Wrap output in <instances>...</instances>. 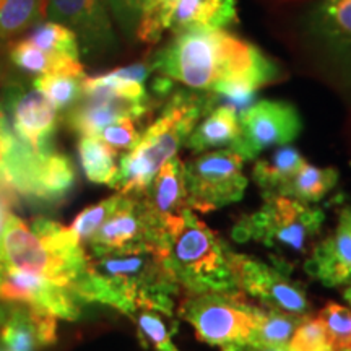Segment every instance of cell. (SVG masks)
<instances>
[{"label": "cell", "mask_w": 351, "mask_h": 351, "mask_svg": "<svg viewBox=\"0 0 351 351\" xmlns=\"http://www.w3.org/2000/svg\"><path fill=\"white\" fill-rule=\"evenodd\" d=\"M179 291L181 287L171 271L166 249L158 245L90 257L86 274L72 288L78 301L101 302L127 315L153 309L171 317Z\"/></svg>", "instance_id": "obj_1"}, {"label": "cell", "mask_w": 351, "mask_h": 351, "mask_svg": "<svg viewBox=\"0 0 351 351\" xmlns=\"http://www.w3.org/2000/svg\"><path fill=\"white\" fill-rule=\"evenodd\" d=\"M217 95L176 93L158 119L145 129L138 143L121 158L116 178L109 187L117 194L140 197L147 192L158 171L178 156L202 114L217 106Z\"/></svg>", "instance_id": "obj_2"}, {"label": "cell", "mask_w": 351, "mask_h": 351, "mask_svg": "<svg viewBox=\"0 0 351 351\" xmlns=\"http://www.w3.org/2000/svg\"><path fill=\"white\" fill-rule=\"evenodd\" d=\"M7 269L44 276L72 291L86 274L90 257L69 228L47 218H38L28 228L10 213L2 238Z\"/></svg>", "instance_id": "obj_3"}, {"label": "cell", "mask_w": 351, "mask_h": 351, "mask_svg": "<svg viewBox=\"0 0 351 351\" xmlns=\"http://www.w3.org/2000/svg\"><path fill=\"white\" fill-rule=\"evenodd\" d=\"M165 232L171 271L186 293L238 291L231 249L192 210L171 218Z\"/></svg>", "instance_id": "obj_4"}, {"label": "cell", "mask_w": 351, "mask_h": 351, "mask_svg": "<svg viewBox=\"0 0 351 351\" xmlns=\"http://www.w3.org/2000/svg\"><path fill=\"white\" fill-rule=\"evenodd\" d=\"M263 199L265 202L261 210L239 219L232 236L238 241L252 239L274 249L280 256L274 261V265L289 274V262L301 256H309L314 249V241L326 215L320 208L289 197L271 195Z\"/></svg>", "instance_id": "obj_5"}, {"label": "cell", "mask_w": 351, "mask_h": 351, "mask_svg": "<svg viewBox=\"0 0 351 351\" xmlns=\"http://www.w3.org/2000/svg\"><path fill=\"white\" fill-rule=\"evenodd\" d=\"M262 306L241 289L226 293H186L178 314L194 327L197 339L230 351L249 345Z\"/></svg>", "instance_id": "obj_6"}, {"label": "cell", "mask_w": 351, "mask_h": 351, "mask_svg": "<svg viewBox=\"0 0 351 351\" xmlns=\"http://www.w3.org/2000/svg\"><path fill=\"white\" fill-rule=\"evenodd\" d=\"M0 178L32 204L54 205L75 186V168L62 153L34 152L16 138L0 166Z\"/></svg>", "instance_id": "obj_7"}, {"label": "cell", "mask_w": 351, "mask_h": 351, "mask_svg": "<svg viewBox=\"0 0 351 351\" xmlns=\"http://www.w3.org/2000/svg\"><path fill=\"white\" fill-rule=\"evenodd\" d=\"M184 179L187 208L200 213L236 204L247 187L244 160L230 148L205 153L184 163Z\"/></svg>", "instance_id": "obj_8"}, {"label": "cell", "mask_w": 351, "mask_h": 351, "mask_svg": "<svg viewBox=\"0 0 351 351\" xmlns=\"http://www.w3.org/2000/svg\"><path fill=\"white\" fill-rule=\"evenodd\" d=\"M218 29H186L153 57L150 67L160 77L195 91H212L217 78Z\"/></svg>", "instance_id": "obj_9"}, {"label": "cell", "mask_w": 351, "mask_h": 351, "mask_svg": "<svg viewBox=\"0 0 351 351\" xmlns=\"http://www.w3.org/2000/svg\"><path fill=\"white\" fill-rule=\"evenodd\" d=\"M236 285L245 296H251L261 302L265 309L282 311V313L311 315V302L304 288L289 278L288 271L276 265H267L256 257L230 252Z\"/></svg>", "instance_id": "obj_10"}, {"label": "cell", "mask_w": 351, "mask_h": 351, "mask_svg": "<svg viewBox=\"0 0 351 351\" xmlns=\"http://www.w3.org/2000/svg\"><path fill=\"white\" fill-rule=\"evenodd\" d=\"M239 135L230 150L244 161L256 160L271 147L288 145L302 130L296 106L288 101L262 99L239 114Z\"/></svg>", "instance_id": "obj_11"}, {"label": "cell", "mask_w": 351, "mask_h": 351, "mask_svg": "<svg viewBox=\"0 0 351 351\" xmlns=\"http://www.w3.org/2000/svg\"><path fill=\"white\" fill-rule=\"evenodd\" d=\"M306 32L332 75L351 90V0H319L307 13Z\"/></svg>", "instance_id": "obj_12"}, {"label": "cell", "mask_w": 351, "mask_h": 351, "mask_svg": "<svg viewBox=\"0 0 351 351\" xmlns=\"http://www.w3.org/2000/svg\"><path fill=\"white\" fill-rule=\"evenodd\" d=\"M93 258L134 252L148 245L166 249V232L145 212L138 197L124 195L119 208L88 239Z\"/></svg>", "instance_id": "obj_13"}, {"label": "cell", "mask_w": 351, "mask_h": 351, "mask_svg": "<svg viewBox=\"0 0 351 351\" xmlns=\"http://www.w3.org/2000/svg\"><path fill=\"white\" fill-rule=\"evenodd\" d=\"M0 106L5 112L15 137L34 152H51L59 116L44 96L20 82L3 86Z\"/></svg>", "instance_id": "obj_14"}, {"label": "cell", "mask_w": 351, "mask_h": 351, "mask_svg": "<svg viewBox=\"0 0 351 351\" xmlns=\"http://www.w3.org/2000/svg\"><path fill=\"white\" fill-rule=\"evenodd\" d=\"M46 15L72 29L88 57L112 56L119 49L106 0H46Z\"/></svg>", "instance_id": "obj_15"}, {"label": "cell", "mask_w": 351, "mask_h": 351, "mask_svg": "<svg viewBox=\"0 0 351 351\" xmlns=\"http://www.w3.org/2000/svg\"><path fill=\"white\" fill-rule=\"evenodd\" d=\"M0 302H16L57 319L75 320L80 315L78 300L70 289L15 269L0 270Z\"/></svg>", "instance_id": "obj_16"}, {"label": "cell", "mask_w": 351, "mask_h": 351, "mask_svg": "<svg viewBox=\"0 0 351 351\" xmlns=\"http://www.w3.org/2000/svg\"><path fill=\"white\" fill-rule=\"evenodd\" d=\"M217 82L239 83L257 91L280 80L282 70L265 52L225 29L217 32Z\"/></svg>", "instance_id": "obj_17"}, {"label": "cell", "mask_w": 351, "mask_h": 351, "mask_svg": "<svg viewBox=\"0 0 351 351\" xmlns=\"http://www.w3.org/2000/svg\"><path fill=\"white\" fill-rule=\"evenodd\" d=\"M152 111L150 104H134L106 86H83V98L65 111V124L82 137H98L108 125L122 119L138 121Z\"/></svg>", "instance_id": "obj_18"}, {"label": "cell", "mask_w": 351, "mask_h": 351, "mask_svg": "<svg viewBox=\"0 0 351 351\" xmlns=\"http://www.w3.org/2000/svg\"><path fill=\"white\" fill-rule=\"evenodd\" d=\"M304 269L327 288L351 285V205L341 208L332 234L314 245Z\"/></svg>", "instance_id": "obj_19"}, {"label": "cell", "mask_w": 351, "mask_h": 351, "mask_svg": "<svg viewBox=\"0 0 351 351\" xmlns=\"http://www.w3.org/2000/svg\"><path fill=\"white\" fill-rule=\"evenodd\" d=\"M138 199L152 221L165 231L166 223L187 208L184 161L181 158H173L158 171L150 187Z\"/></svg>", "instance_id": "obj_20"}, {"label": "cell", "mask_w": 351, "mask_h": 351, "mask_svg": "<svg viewBox=\"0 0 351 351\" xmlns=\"http://www.w3.org/2000/svg\"><path fill=\"white\" fill-rule=\"evenodd\" d=\"M57 317L29 309L10 306L7 319L0 326V341L5 351H36L56 341Z\"/></svg>", "instance_id": "obj_21"}, {"label": "cell", "mask_w": 351, "mask_h": 351, "mask_svg": "<svg viewBox=\"0 0 351 351\" xmlns=\"http://www.w3.org/2000/svg\"><path fill=\"white\" fill-rule=\"evenodd\" d=\"M238 21L236 0H176L171 12L169 29H225Z\"/></svg>", "instance_id": "obj_22"}, {"label": "cell", "mask_w": 351, "mask_h": 351, "mask_svg": "<svg viewBox=\"0 0 351 351\" xmlns=\"http://www.w3.org/2000/svg\"><path fill=\"white\" fill-rule=\"evenodd\" d=\"M8 59L16 69L32 77H43L49 73H72V75L85 77L80 60L44 52L34 46L28 38L10 44Z\"/></svg>", "instance_id": "obj_23"}, {"label": "cell", "mask_w": 351, "mask_h": 351, "mask_svg": "<svg viewBox=\"0 0 351 351\" xmlns=\"http://www.w3.org/2000/svg\"><path fill=\"white\" fill-rule=\"evenodd\" d=\"M238 135V112L226 104H218L191 132L186 140V147L195 153L210 150V148H231Z\"/></svg>", "instance_id": "obj_24"}, {"label": "cell", "mask_w": 351, "mask_h": 351, "mask_svg": "<svg viewBox=\"0 0 351 351\" xmlns=\"http://www.w3.org/2000/svg\"><path fill=\"white\" fill-rule=\"evenodd\" d=\"M304 163V156L296 148L283 145L269 158H262L254 165L252 179L261 187L263 197L282 195L285 187Z\"/></svg>", "instance_id": "obj_25"}, {"label": "cell", "mask_w": 351, "mask_h": 351, "mask_svg": "<svg viewBox=\"0 0 351 351\" xmlns=\"http://www.w3.org/2000/svg\"><path fill=\"white\" fill-rule=\"evenodd\" d=\"M339 171L335 168H319L306 161L295 178L285 187L283 197H289L302 204H315L322 200L339 182Z\"/></svg>", "instance_id": "obj_26"}, {"label": "cell", "mask_w": 351, "mask_h": 351, "mask_svg": "<svg viewBox=\"0 0 351 351\" xmlns=\"http://www.w3.org/2000/svg\"><path fill=\"white\" fill-rule=\"evenodd\" d=\"M304 319L302 315H293L262 307L249 345L263 346V348H288L293 333L304 322Z\"/></svg>", "instance_id": "obj_27"}, {"label": "cell", "mask_w": 351, "mask_h": 351, "mask_svg": "<svg viewBox=\"0 0 351 351\" xmlns=\"http://www.w3.org/2000/svg\"><path fill=\"white\" fill-rule=\"evenodd\" d=\"M44 15L46 0H0V43L39 25Z\"/></svg>", "instance_id": "obj_28"}, {"label": "cell", "mask_w": 351, "mask_h": 351, "mask_svg": "<svg viewBox=\"0 0 351 351\" xmlns=\"http://www.w3.org/2000/svg\"><path fill=\"white\" fill-rule=\"evenodd\" d=\"M78 153L83 173L93 184H109L116 178L117 152L98 137H82L78 142Z\"/></svg>", "instance_id": "obj_29"}, {"label": "cell", "mask_w": 351, "mask_h": 351, "mask_svg": "<svg viewBox=\"0 0 351 351\" xmlns=\"http://www.w3.org/2000/svg\"><path fill=\"white\" fill-rule=\"evenodd\" d=\"M132 317L137 324V335L143 348L153 351H181L176 346L173 337L178 332V322L163 313L153 309H140Z\"/></svg>", "instance_id": "obj_30"}, {"label": "cell", "mask_w": 351, "mask_h": 351, "mask_svg": "<svg viewBox=\"0 0 351 351\" xmlns=\"http://www.w3.org/2000/svg\"><path fill=\"white\" fill-rule=\"evenodd\" d=\"M85 77L72 73H49L36 77L33 88L54 106L57 111H69L83 98V80Z\"/></svg>", "instance_id": "obj_31"}, {"label": "cell", "mask_w": 351, "mask_h": 351, "mask_svg": "<svg viewBox=\"0 0 351 351\" xmlns=\"http://www.w3.org/2000/svg\"><path fill=\"white\" fill-rule=\"evenodd\" d=\"M28 39L44 52L67 56L80 60V44H78L75 33L56 21L49 20L46 23L36 25L29 33Z\"/></svg>", "instance_id": "obj_32"}, {"label": "cell", "mask_w": 351, "mask_h": 351, "mask_svg": "<svg viewBox=\"0 0 351 351\" xmlns=\"http://www.w3.org/2000/svg\"><path fill=\"white\" fill-rule=\"evenodd\" d=\"M122 194H116L109 199H104L98 202L96 205H91L83 210L82 213L77 215V218L73 219L72 225L69 226V230L72 231V234L80 241V243H88V239L95 234L96 230L103 225L111 215L119 208L122 202Z\"/></svg>", "instance_id": "obj_33"}, {"label": "cell", "mask_w": 351, "mask_h": 351, "mask_svg": "<svg viewBox=\"0 0 351 351\" xmlns=\"http://www.w3.org/2000/svg\"><path fill=\"white\" fill-rule=\"evenodd\" d=\"M317 315L322 319L333 350L340 351L351 346V309L328 302Z\"/></svg>", "instance_id": "obj_34"}, {"label": "cell", "mask_w": 351, "mask_h": 351, "mask_svg": "<svg viewBox=\"0 0 351 351\" xmlns=\"http://www.w3.org/2000/svg\"><path fill=\"white\" fill-rule=\"evenodd\" d=\"M288 351H335L328 340L322 319L309 315L296 328L288 343Z\"/></svg>", "instance_id": "obj_35"}, {"label": "cell", "mask_w": 351, "mask_h": 351, "mask_svg": "<svg viewBox=\"0 0 351 351\" xmlns=\"http://www.w3.org/2000/svg\"><path fill=\"white\" fill-rule=\"evenodd\" d=\"M117 25L127 39H135L143 13L156 0H106Z\"/></svg>", "instance_id": "obj_36"}, {"label": "cell", "mask_w": 351, "mask_h": 351, "mask_svg": "<svg viewBox=\"0 0 351 351\" xmlns=\"http://www.w3.org/2000/svg\"><path fill=\"white\" fill-rule=\"evenodd\" d=\"M140 134L134 119H122L108 125L106 129L99 132L98 138L103 140L104 143L114 148L116 152L119 150H132L138 143Z\"/></svg>", "instance_id": "obj_37"}, {"label": "cell", "mask_w": 351, "mask_h": 351, "mask_svg": "<svg viewBox=\"0 0 351 351\" xmlns=\"http://www.w3.org/2000/svg\"><path fill=\"white\" fill-rule=\"evenodd\" d=\"M19 202V195L15 194V191H12L10 187L5 184H0V270H5V261H3V252H2V238L3 231H5L8 217H10V208L12 205H15Z\"/></svg>", "instance_id": "obj_38"}, {"label": "cell", "mask_w": 351, "mask_h": 351, "mask_svg": "<svg viewBox=\"0 0 351 351\" xmlns=\"http://www.w3.org/2000/svg\"><path fill=\"white\" fill-rule=\"evenodd\" d=\"M15 140H16V137H15V134H13L10 122H8L5 112H3L2 106H0V166H2L3 160H5L7 153L12 150ZM0 184H3L2 178H0Z\"/></svg>", "instance_id": "obj_39"}, {"label": "cell", "mask_w": 351, "mask_h": 351, "mask_svg": "<svg viewBox=\"0 0 351 351\" xmlns=\"http://www.w3.org/2000/svg\"><path fill=\"white\" fill-rule=\"evenodd\" d=\"M230 351H288V348H263V346H252V345H241L236 346Z\"/></svg>", "instance_id": "obj_40"}, {"label": "cell", "mask_w": 351, "mask_h": 351, "mask_svg": "<svg viewBox=\"0 0 351 351\" xmlns=\"http://www.w3.org/2000/svg\"><path fill=\"white\" fill-rule=\"evenodd\" d=\"M8 311H10V306H3V304H0V326H2L3 320L7 319Z\"/></svg>", "instance_id": "obj_41"}, {"label": "cell", "mask_w": 351, "mask_h": 351, "mask_svg": "<svg viewBox=\"0 0 351 351\" xmlns=\"http://www.w3.org/2000/svg\"><path fill=\"white\" fill-rule=\"evenodd\" d=\"M343 298L346 300V302L351 306V285H348V288L343 291Z\"/></svg>", "instance_id": "obj_42"}, {"label": "cell", "mask_w": 351, "mask_h": 351, "mask_svg": "<svg viewBox=\"0 0 351 351\" xmlns=\"http://www.w3.org/2000/svg\"><path fill=\"white\" fill-rule=\"evenodd\" d=\"M340 351H351V346H348V348H343V350H340Z\"/></svg>", "instance_id": "obj_43"}, {"label": "cell", "mask_w": 351, "mask_h": 351, "mask_svg": "<svg viewBox=\"0 0 351 351\" xmlns=\"http://www.w3.org/2000/svg\"><path fill=\"white\" fill-rule=\"evenodd\" d=\"M0 351H5V350H3V346H0Z\"/></svg>", "instance_id": "obj_44"}, {"label": "cell", "mask_w": 351, "mask_h": 351, "mask_svg": "<svg viewBox=\"0 0 351 351\" xmlns=\"http://www.w3.org/2000/svg\"><path fill=\"white\" fill-rule=\"evenodd\" d=\"M0 77H2V69H0Z\"/></svg>", "instance_id": "obj_45"}]
</instances>
